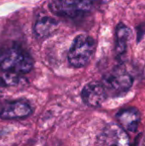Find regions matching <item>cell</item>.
I'll return each instance as SVG.
<instances>
[{
	"label": "cell",
	"mask_w": 145,
	"mask_h": 146,
	"mask_svg": "<svg viewBox=\"0 0 145 146\" xmlns=\"http://www.w3.org/2000/svg\"><path fill=\"white\" fill-rule=\"evenodd\" d=\"M108 92L102 82L92 81L86 84L81 92L82 101L89 107L97 108L108 98Z\"/></svg>",
	"instance_id": "cell-6"
},
{
	"label": "cell",
	"mask_w": 145,
	"mask_h": 146,
	"mask_svg": "<svg viewBox=\"0 0 145 146\" xmlns=\"http://www.w3.org/2000/svg\"><path fill=\"white\" fill-rule=\"evenodd\" d=\"M96 50V43L93 38L85 34L77 36L69 49L68 60L73 68L86 66L92 58Z\"/></svg>",
	"instance_id": "cell-2"
},
{
	"label": "cell",
	"mask_w": 145,
	"mask_h": 146,
	"mask_svg": "<svg viewBox=\"0 0 145 146\" xmlns=\"http://www.w3.org/2000/svg\"><path fill=\"white\" fill-rule=\"evenodd\" d=\"M131 33V30L126 25L120 23L117 26L115 32V52L118 56L126 54Z\"/></svg>",
	"instance_id": "cell-10"
},
{
	"label": "cell",
	"mask_w": 145,
	"mask_h": 146,
	"mask_svg": "<svg viewBox=\"0 0 145 146\" xmlns=\"http://www.w3.org/2000/svg\"><path fill=\"white\" fill-rule=\"evenodd\" d=\"M56 15L76 18L89 13L92 8L91 0H51L49 5Z\"/></svg>",
	"instance_id": "cell-3"
},
{
	"label": "cell",
	"mask_w": 145,
	"mask_h": 146,
	"mask_svg": "<svg viewBox=\"0 0 145 146\" xmlns=\"http://www.w3.org/2000/svg\"><path fill=\"white\" fill-rule=\"evenodd\" d=\"M97 146H130L126 132L119 124H108L97 138Z\"/></svg>",
	"instance_id": "cell-5"
},
{
	"label": "cell",
	"mask_w": 145,
	"mask_h": 146,
	"mask_svg": "<svg viewBox=\"0 0 145 146\" xmlns=\"http://www.w3.org/2000/svg\"><path fill=\"white\" fill-rule=\"evenodd\" d=\"M33 60L30 54L17 44L0 46V69L24 74L32 70Z\"/></svg>",
	"instance_id": "cell-1"
},
{
	"label": "cell",
	"mask_w": 145,
	"mask_h": 146,
	"mask_svg": "<svg viewBox=\"0 0 145 146\" xmlns=\"http://www.w3.org/2000/svg\"><path fill=\"white\" fill-rule=\"evenodd\" d=\"M118 124L126 132L136 133L141 121V115L136 108H126L116 114Z\"/></svg>",
	"instance_id": "cell-8"
},
{
	"label": "cell",
	"mask_w": 145,
	"mask_h": 146,
	"mask_svg": "<svg viewBox=\"0 0 145 146\" xmlns=\"http://www.w3.org/2000/svg\"><path fill=\"white\" fill-rule=\"evenodd\" d=\"M32 113L31 105L23 100L12 101L0 108V118L3 120H15L26 118Z\"/></svg>",
	"instance_id": "cell-7"
},
{
	"label": "cell",
	"mask_w": 145,
	"mask_h": 146,
	"mask_svg": "<svg viewBox=\"0 0 145 146\" xmlns=\"http://www.w3.org/2000/svg\"><path fill=\"white\" fill-rule=\"evenodd\" d=\"M109 96L120 97L126 94L133 84L132 76L122 69H115L107 74L102 82Z\"/></svg>",
	"instance_id": "cell-4"
},
{
	"label": "cell",
	"mask_w": 145,
	"mask_h": 146,
	"mask_svg": "<svg viewBox=\"0 0 145 146\" xmlns=\"http://www.w3.org/2000/svg\"><path fill=\"white\" fill-rule=\"evenodd\" d=\"M20 80V74L9 72H5L0 78L1 83L3 86H15L19 84Z\"/></svg>",
	"instance_id": "cell-11"
},
{
	"label": "cell",
	"mask_w": 145,
	"mask_h": 146,
	"mask_svg": "<svg viewBox=\"0 0 145 146\" xmlns=\"http://www.w3.org/2000/svg\"><path fill=\"white\" fill-rule=\"evenodd\" d=\"M57 27L58 23L55 19L49 16H43L36 21L33 31L38 38H45L52 35Z\"/></svg>",
	"instance_id": "cell-9"
}]
</instances>
